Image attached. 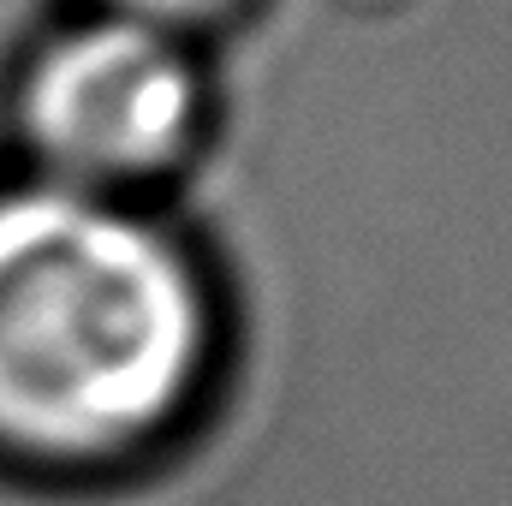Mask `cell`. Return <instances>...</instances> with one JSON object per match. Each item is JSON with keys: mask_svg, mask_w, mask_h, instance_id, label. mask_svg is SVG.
Listing matches in <instances>:
<instances>
[{"mask_svg": "<svg viewBox=\"0 0 512 506\" xmlns=\"http://www.w3.org/2000/svg\"><path fill=\"white\" fill-rule=\"evenodd\" d=\"M78 6L120 12V18L173 30V36H191V42H215V36H227V30L251 12L256 0H78Z\"/></svg>", "mask_w": 512, "mask_h": 506, "instance_id": "3", "label": "cell"}, {"mask_svg": "<svg viewBox=\"0 0 512 506\" xmlns=\"http://www.w3.org/2000/svg\"><path fill=\"white\" fill-rule=\"evenodd\" d=\"M221 126V84L209 42L72 6L36 30L6 78L12 173L155 203L203 167Z\"/></svg>", "mask_w": 512, "mask_h": 506, "instance_id": "2", "label": "cell"}, {"mask_svg": "<svg viewBox=\"0 0 512 506\" xmlns=\"http://www.w3.org/2000/svg\"><path fill=\"white\" fill-rule=\"evenodd\" d=\"M227 352V286L167 209L0 179V471L155 465L203 423Z\"/></svg>", "mask_w": 512, "mask_h": 506, "instance_id": "1", "label": "cell"}]
</instances>
